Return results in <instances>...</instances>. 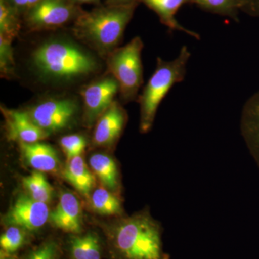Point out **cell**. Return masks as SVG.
<instances>
[{
    "mask_svg": "<svg viewBox=\"0 0 259 259\" xmlns=\"http://www.w3.org/2000/svg\"><path fill=\"white\" fill-rule=\"evenodd\" d=\"M32 68L47 82H72L88 77L99 69L95 56L76 42L66 39L47 40L31 54Z\"/></svg>",
    "mask_w": 259,
    "mask_h": 259,
    "instance_id": "1",
    "label": "cell"
},
{
    "mask_svg": "<svg viewBox=\"0 0 259 259\" xmlns=\"http://www.w3.org/2000/svg\"><path fill=\"white\" fill-rule=\"evenodd\" d=\"M137 6L106 5L92 11H83L73 24V33L97 54L107 57L118 48Z\"/></svg>",
    "mask_w": 259,
    "mask_h": 259,
    "instance_id": "2",
    "label": "cell"
},
{
    "mask_svg": "<svg viewBox=\"0 0 259 259\" xmlns=\"http://www.w3.org/2000/svg\"><path fill=\"white\" fill-rule=\"evenodd\" d=\"M113 245L124 259H167L161 226L148 212L119 221L113 229Z\"/></svg>",
    "mask_w": 259,
    "mask_h": 259,
    "instance_id": "3",
    "label": "cell"
},
{
    "mask_svg": "<svg viewBox=\"0 0 259 259\" xmlns=\"http://www.w3.org/2000/svg\"><path fill=\"white\" fill-rule=\"evenodd\" d=\"M190 58V51L186 46L182 47L179 55L173 60L158 58L156 69L139 98L140 131L143 134L148 133L152 127L158 107L170 90L185 79Z\"/></svg>",
    "mask_w": 259,
    "mask_h": 259,
    "instance_id": "4",
    "label": "cell"
},
{
    "mask_svg": "<svg viewBox=\"0 0 259 259\" xmlns=\"http://www.w3.org/2000/svg\"><path fill=\"white\" fill-rule=\"evenodd\" d=\"M143 49L142 39L135 37L128 44L117 48L107 56L108 74L118 83L119 94L124 102L134 101L144 82Z\"/></svg>",
    "mask_w": 259,
    "mask_h": 259,
    "instance_id": "5",
    "label": "cell"
},
{
    "mask_svg": "<svg viewBox=\"0 0 259 259\" xmlns=\"http://www.w3.org/2000/svg\"><path fill=\"white\" fill-rule=\"evenodd\" d=\"M83 12L72 0H42L24 13V23L31 31L54 30L74 23Z\"/></svg>",
    "mask_w": 259,
    "mask_h": 259,
    "instance_id": "6",
    "label": "cell"
},
{
    "mask_svg": "<svg viewBox=\"0 0 259 259\" xmlns=\"http://www.w3.org/2000/svg\"><path fill=\"white\" fill-rule=\"evenodd\" d=\"M78 102L71 97L50 98L27 110L34 123L49 135L68 128L79 112Z\"/></svg>",
    "mask_w": 259,
    "mask_h": 259,
    "instance_id": "7",
    "label": "cell"
},
{
    "mask_svg": "<svg viewBox=\"0 0 259 259\" xmlns=\"http://www.w3.org/2000/svg\"><path fill=\"white\" fill-rule=\"evenodd\" d=\"M120 93L118 83L108 74L89 83L81 91L83 104V121L88 127L97 122L100 116L115 101Z\"/></svg>",
    "mask_w": 259,
    "mask_h": 259,
    "instance_id": "8",
    "label": "cell"
},
{
    "mask_svg": "<svg viewBox=\"0 0 259 259\" xmlns=\"http://www.w3.org/2000/svg\"><path fill=\"white\" fill-rule=\"evenodd\" d=\"M47 203L39 202L27 194H20L5 216L4 221L10 226H17L24 231H36L49 220Z\"/></svg>",
    "mask_w": 259,
    "mask_h": 259,
    "instance_id": "9",
    "label": "cell"
},
{
    "mask_svg": "<svg viewBox=\"0 0 259 259\" xmlns=\"http://www.w3.org/2000/svg\"><path fill=\"white\" fill-rule=\"evenodd\" d=\"M127 122V114L118 102L114 101L97 120L94 131V145L110 147L118 141Z\"/></svg>",
    "mask_w": 259,
    "mask_h": 259,
    "instance_id": "10",
    "label": "cell"
},
{
    "mask_svg": "<svg viewBox=\"0 0 259 259\" xmlns=\"http://www.w3.org/2000/svg\"><path fill=\"white\" fill-rule=\"evenodd\" d=\"M1 111L5 117L7 136L10 141H18L19 144H32L49 136L34 123L26 111L10 110L4 107H1Z\"/></svg>",
    "mask_w": 259,
    "mask_h": 259,
    "instance_id": "11",
    "label": "cell"
},
{
    "mask_svg": "<svg viewBox=\"0 0 259 259\" xmlns=\"http://www.w3.org/2000/svg\"><path fill=\"white\" fill-rule=\"evenodd\" d=\"M49 221L63 231L79 234L82 231V212L79 199L71 192H62L55 209L50 212Z\"/></svg>",
    "mask_w": 259,
    "mask_h": 259,
    "instance_id": "12",
    "label": "cell"
},
{
    "mask_svg": "<svg viewBox=\"0 0 259 259\" xmlns=\"http://www.w3.org/2000/svg\"><path fill=\"white\" fill-rule=\"evenodd\" d=\"M240 129L250 154L259 167V91L245 102L242 110Z\"/></svg>",
    "mask_w": 259,
    "mask_h": 259,
    "instance_id": "13",
    "label": "cell"
},
{
    "mask_svg": "<svg viewBox=\"0 0 259 259\" xmlns=\"http://www.w3.org/2000/svg\"><path fill=\"white\" fill-rule=\"evenodd\" d=\"M141 3L154 12L160 22L170 31L183 32L197 40H200L199 33L186 28L176 18L180 8L185 5L193 4V0H141Z\"/></svg>",
    "mask_w": 259,
    "mask_h": 259,
    "instance_id": "14",
    "label": "cell"
},
{
    "mask_svg": "<svg viewBox=\"0 0 259 259\" xmlns=\"http://www.w3.org/2000/svg\"><path fill=\"white\" fill-rule=\"evenodd\" d=\"M20 146L24 159L35 171L56 172L59 169V156L51 145L38 141L20 144Z\"/></svg>",
    "mask_w": 259,
    "mask_h": 259,
    "instance_id": "15",
    "label": "cell"
},
{
    "mask_svg": "<svg viewBox=\"0 0 259 259\" xmlns=\"http://www.w3.org/2000/svg\"><path fill=\"white\" fill-rule=\"evenodd\" d=\"M62 175L65 180L84 197H89L93 192L95 178L81 156L67 161Z\"/></svg>",
    "mask_w": 259,
    "mask_h": 259,
    "instance_id": "16",
    "label": "cell"
},
{
    "mask_svg": "<svg viewBox=\"0 0 259 259\" xmlns=\"http://www.w3.org/2000/svg\"><path fill=\"white\" fill-rule=\"evenodd\" d=\"M89 161L93 173L102 185L115 192L119 187V171L115 160L107 153H97Z\"/></svg>",
    "mask_w": 259,
    "mask_h": 259,
    "instance_id": "17",
    "label": "cell"
},
{
    "mask_svg": "<svg viewBox=\"0 0 259 259\" xmlns=\"http://www.w3.org/2000/svg\"><path fill=\"white\" fill-rule=\"evenodd\" d=\"M91 205L95 212L102 215H119L123 211L120 198L103 185L93 190Z\"/></svg>",
    "mask_w": 259,
    "mask_h": 259,
    "instance_id": "18",
    "label": "cell"
},
{
    "mask_svg": "<svg viewBox=\"0 0 259 259\" xmlns=\"http://www.w3.org/2000/svg\"><path fill=\"white\" fill-rule=\"evenodd\" d=\"M73 259H101V246L98 237L93 233L75 236L70 240Z\"/></svg>",
    "mask_w": 259,
    "mask_h": 259,
    "instance_id": "19",
    "label": "cell"
},
{
    "mask_svg": "<svg viewBox=\"0 0 259 259\" xmlns=\"http://www.w3.org/2000/svg\"><path fill=\"white\" fill-rule=\"evenodd\" d=\"M42 173L34 171L28 176L23 177L22 182L29 196L35 200L47 204L53 198L54 188Z\"/></svg>",
    "mask_w": 259,
    "mask_h": 259,
    "instance_id": "20",
    "label": "cell"
},
{
    "mask_svg": "<svg viewBox=\"0 0 259 259\" xmlns=\"http://www.w3.org/2000/svg\"><path fill=\"white\" fill-rule=\"evenodd\" d=\"M20 28V12L5 0H0V37L13 41Z\"/></svg>",
    "mask_w": 259,
    "mask_h": 259,
    "instance_id": "21",
    "label": "cell"
},
{
    "mask_svg": "<svg viewBox=\"0 0 259 259\" xmlns=\"http://www.w3.org/2000/svg\"><path fill=\"white\" fill-rule=\"evenodd\" d=\"M193 4L204 11L238 21L240 0H193Z\"/></svg>",
    "mask_w": 259,
    "mask_h": 259,
    "instance_id": "22",
    "label": "cell"
},
{
    "mask_svg": "<svg viewBox=\"0 0 259 259\" xmlns=\"http://www.w3.org/2000/svg\"><path fill=\"white\" fill-rule=\"evenodd\" d=\"M25 231L17 226H10L0 237L2 251L11 254L25 243Z\"/></svg>",
    "mask_w": 259,
    "mask_h": 259,
    "instance_id": "23",
    "label": "cell"
},
{
    "mask_svg": "<svg viewBox=\"0 0 259 259\" xmlns=\"http://www.w3.org/2000/svg\"><path fill=\"white\" fill-rule=\"evenodd\" d=\"M59 144L69 161L71 158L81 156L86 148L87 141L81 135H67L61 138Z\"/></svg>",
    "mask_w": 259,
    "mask_h": 259,
    "instance_id": "24",
    "label": "cell"
},
{
    "mask_svg": "<svg viewBox=\"0 0 259 259\" xmlns=\"http://www.w3.org/2000/svg\"><path fill=\"white\" fill-rule=\"evenodd\" d=\"M11 40L0 37V70L4 78L12 77L15 74V60Z\"/></svg>",
    "mask_w": 259,
    "mask_h": 259,
    "instance_id": "25",
    "label": "cell"
},
{
    "mask_svg": "<svg viewBox=\"0 0 259 259\" xmlns=\"http://www.w3.org/2000/svg\"><path fill=\"white\" fill-rule=\"evenodd\" d=\"M57 250L55 242H47L32 252L27 259H56Z\"/></svg>",
    "mask_w": 259,
    "mask_h": 259,
    "instance_id": "26",
    "label": "cell"
},
{
    "mask_svg": "<svg viewBox=\"0 0 259 259\" xmlns=\"http://www.w3.org/2000/svg\"><path fill=\"white\" fill-rule=\"evenodd\" d=\"M241 12L259 18V0H240Z\"/></svg>",
    "mask_w": 259,
    "mask_h": 259,
    "instance_id": "27",
    "label": "cell"
},
{
    "mask_svg": "<svg viewBox=\"0 0 259 259\" xmlns=\"http://www.w3.org/2000/svg\"><path fill=\"white\" fill-rule=\"evenodd\" d=\"M5 1L18 10L20 13H25L32 7L38 4L42 0H5Z\"/></svg>",
    "mask_w": 259,
    "mask_h": 259,
    "instance_id": "28",
    "label": "cell"
},
{
    "mask_svg": "<svg viewBox=\"0 0 259 259\" xmlns=\"http://www.w3.org/2000/svg\"><path fill=\"white\" fill-rule=\"evenodd\" d=\"M141 1V0H106V5L112 6H128L139 5Z\"/></svg>",
    "mask_w": 259,
    "mask_h": 259,
    "instance_id": "29",
    "label": "cell"
},
{
    "mask_svg": "<svg viewBox=\"0 0 259 259\" xmlns=\"http://www.w3.org/2000/svg\"><path fill=\"white\" fill-rule=\"evenodd\" d=\"M73 2H74L76 4H83V3H86V4H91V3H97L100 0H72Z\"/></svg>",
    "mask_w": 259,
    "mask_h": 259,
    "instance_id": "30",
    "label": "cell"
},
{
    "mask_svg": "<svg viewBox=\"0 0 259 259\" xmlns=\"http://www.w3.org/2000/svg\"><path fill=\"white\" fill-rule=\"evenodd\" d=\"M0 259H14L13 257L10 256L8 253H5V252L1 251V258Z\"/></svg>",
    "mask_w": 259,
    "mask_h": 259,
    "instance_id": "31",
    "label": "cell"
}]
</instances>
